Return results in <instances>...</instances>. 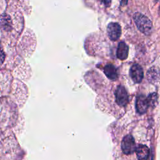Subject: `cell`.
I'll list each match as a JSON object with an SVG mask.
<instances>
[{"instance_id": "6da1fadb", "label": "cell", "mask_w": 160, "mask_h": 160, "mask_svg": "<svg viewBox=\"0 0 160 160\" xmlns=\"http://www.w3.org/2000/svg\"><path fill=\"white\" fill-rule=\"evenodd\" d=\"M133 19L138 29L143 34L149 35L151 32L152 24L151 20L145 15L136 12L133 15Z\"/></svg>"}, {"instance_id": "7a4b0ae2", "label": "cell", "mask_w": 160, "mask_h": 160, "mask_svg": "<svg viewBox=\"0 0 160 160\" xmlns=\"http://www.w3.org/2000/svg\"><path fill=\"white\" fill-rule=\"evenodd\" d=\"M115 98L116 103L121 106H126L129 102V96L125 88L121 85L117 87L115 91Z\"/></svg>"}, {"instance_id": "3957f363", "label": "cell", "mask_w": 160, "mask_h": 160, "mask_svg": "<svg viewBox=\"0 0 160 160\" xmlns=\"http://www.w3.org/2000/svg\"><path fill=\"white\" fill-rule=\"evenodd\" d=\"M136 143L134 138L128 134L124 137L121 142V149L124 154L128 155L133 153L136 150Z\"/></svg>"}, {"instance_id": "277c9868", "label": "cell", "mask_w": 160, "mask_h": 160, "mask_svg": "<svg viewBox=\"0 0 160 160\" xmlns=\"http://www.w3.org/2000/svg\"><path fill=\"white\" fill-rule=\"evenodd\" d=\"M107 32L112 41H116L119 38L121 34V26L117 22H110L108 25Z\"/></svg>"}, {"instance_id": "5b68a950", "label": "cell", "mask_w": 160, "mask_h": 160, "mask_svg": "<svg viewBox=\"0 0 160 160\" xmlns=\"http://www.w3.org/2000/svg\"><path fill=\"white\" fill-rule=\"evenodd\" d=\"M130 76L134 82H141L144 77V72L142 67L138 64H134L130 69Z\"/></svg>"}, {"instance_id": "8992f818", "label": "cell", "mask_w": 160, "mask_h": 160, "mask_svg": "<svg viewBox=\"0 0 160 160\" xmlns=\"http://www.w3.org/2000/svg\"><path fill=\"white\" fill-rule=\"evenodd\" d=\"M149 106V103L148 97H146L143 94H140L137 97L136 101V108L138 113H145L148 110Z\"/></svg>"}, {"instance_id": "52a82bcc", "label": "cell", "mask_w": 160, "mask_h": 160, "mask_svg": "<svg viewBox=\"0 0 160 160\" xmlns=\"http://www.w3.org/2000/svg\"><path fill=\"white\" fill-rule=\"evenodd\" d=\"M129 48L124 42H120L118 44L116 50V57L120 60L126 59L128 58Z\"/></svg>"}, {"instance_id": "ba28073f", "label": "cell", "mask_w": 160, "mask_h": 160, "mask_svg": "<svg viewBox=\"0 0 160 160\" xmlns=\"http://www.w3.org/2000/svg\"><path fill=\"white\" fill-rule=\"evenodd\" d=\"M137 158L139 160H147L149 155V149L146 145L139 144L136 148Z\"/></svg>"}, {"instance_id": "9c48e42d", "label": "cell", "mask_w": 160, "mask_h": 160, "mask_svg": "<svg viewBox=\"0 0 160 160\" xmlns=\"http://www.w3.org/2000/svg\"><path fill=\"white\" fill-rule=\"evenodd\" d=\"M105 75L111 80H115L118 78V73L115 66L111 64H107L104 68Z\"/></svg>"}, {"instance_id": "30bf717a", "label": "cell", "mask_w": 160, "mask_h": 160, "mask_svg": "<svg viewBox=\"0 0 160 160\" xmlns=\"http://www.w3.org/2000/svg\"><path fill=\"white\" fill-rule=\"evenodd\" d=\"M12 28V22L10 17L7 14H2L0 16V28L4 31H9Z\"/></svg>"}, {"instance_id": "8fae6325", "label": "cell", "mask_w": 160, "mask_h": 160, "mask_svg": "<svg viewBox=\"0 0 160 160\" xmlns=\"http://www.w3.org/2000/svg\"><path fill=\"white\" fill-rule=\"evenodd\" d=\"M148 79L149 81H156V80L158 81L159 79V75L158 72L154 68L150 69L148 72Z\"/></svg>"}, {"instance_id": "7c38bea8", "label": "cell", "mask_w": 160, "mask_h": 160, "mask_svg": "<svg viewBox=\"0 0 160 160\" xmlns=\"http://www.w3.org/2000/svg\"><path fill=\"white\" fill-rule=\"evenodd\" d=\"M148 101H149V106L150 105L154 106L155 105V102L157 101V99H158L157 94L154 92V93H152V94H149V96L148 97Z\"/></svg>"}, {"instance_id": "4fadbf2b", "label": "cell", "mask_w": 160, "mask_h": 160, "mask_svg": "<svg viewBox=\"0 0 160 160\" xmlns=\"http://www.w3.org/2000/svg\"><path fill=\"white\" fill-rule=\"evenodd\" d=\"M5 59V53L3 50L0 48V65H1Z\"/></svg>"}]
</instances>
